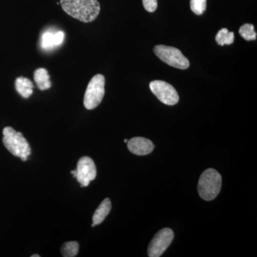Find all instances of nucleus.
Instances as JSON below:
<instances>
[{"instance_id": "21", "label": "nucleus", "mask_w": 257, "mask_h": 257, "mask_svg": "<svg viewBox=\"0 0 257 257\" xmlns=\"http://www.w3.org/2000/svg\"><path fill=\"white\" fill-rule=\"evenodd\" d=\"M124 142L125 143H127L128 140H126V139H125V140H124Z\"/></svg>"}, {"instance_id": "5", "label": "nucleus", "mask_w": 257, "mask_h": 257, "mask_svg": "<svg viewBox=\"0 0 257 257\" xmlns=\"http://www.w3.org/2000/svg\"><path fill=\"white\" fill-rule=\"evenodd\" d=\"M155 55L166 64L180 69H186L189 67V62L180 50L175 47L157 45L154 48Z\"/></svg>"}, {"instance_id": "12", "label": "nucleus", "mask_w": 257, "mask_h": 257, "mask_svg": "<svg viewBox=\"0 0 257 257\" xmlns=\"http://www.w3.org/2000/svg\"><path fill=\"white\" fill-rule=\"evenodd\" d=\"M50 75L46 69L39 68L34 72V79L36 82L37 87L40 90H46L50 89L52 86V82L50 80Z\"/></svg>"}, {"instance_id": "3", "label": "nucleus", "mask_w": 257, "mask_h": 257, "mask_svg": "<svg viewBox=\"0 0 257 257\" xmlns=\"http://www.w3.org/2000/svg\"><path fill=\"white\" fill-rule=\"evenodd\" d=\"M221 177L220 174L214 169H207L199 178L198 192L202 199L211 201L217 197L220 192Z\"/></svg>"}, {"instance_id": "4", "label": "nucleus", "mask_w": 257, "mask_h": 257, "mask_svg": "<svg viewBox=\"0 0 257 257\" xmlns=\"http://www.w3.org/2000/svg\"><path fill=\"white\" fill-rule=\"evenodd\" d=\"M105 78L102 74L94 76L88 84L84 97V105L91 110L100 104L105 93Z\"/></svg>"}, {"instance_id": "10", "label": "nucleus", "mask_w": 257, "mask_h": 257, "mask_svg": "<svg viewBox=\"0 0 257 257\" xmlns=\"http://www.w3.org/2000/svg\"><path fill=\"white\" fill-rule=\"evenodd\" d=\"M111 209V203L110 199H104L102 202L101 203L100 205L98 207L97 209L94 212V215L92 217V226H95L96 225L100 224L103 222V221L105 219L106 216L110 212Z\"/></svg>"}, {"instance_id": "19", "label": "nucleus", "mask_w": 257, "mask_h": 257, "mask_svg": "<svg viewBox=\"0 0 257 257\" xmlns=\"http://www.w3.org/2000/svg\"><path fill=\"white\" fill-rule=\"evenodd\" d=\"M56 46H60L64 41V33L60 31L55 34Z\"/></svg>"}, {"instance_id": "7", "label": "nucleus", "mask_w": 257, "mask_h": 257, "mask_svg": "<svg viewBox=\"0 0 257 257\" xmlns=\"http://www.w3.org/2000/svg\"><path fill=\"white\" fill-rule=\"evenodd\" d=\"M174 239V232L169 228L161 229L155 234L149 245L148 256L159 257L162 256L170 246Z\"/></svg>"}, {"instance_id": "17", "label": "nucleus", "mask_w": 257, "mask_h": 257, "mask_svg": "<svg viewBox=\"0 0 257 257\" xmlns=\"http://www.w3.org/2000/svg\"><path fill=\"white\" fill-rule=\"evenodd\" d=\"M190 8L194 14L202 15L207 9V0H191Z\"/></svg>"}, {"instance_id": "8", "label": "nucleus", "mask_w": 257, "mask_h": 257, "mask_svg": "<svg viewBox=\"0 0 257 257\" xmlns=\"http://www.w3.org/2000/svg\"><path fill=\"white\" fill-rule=\"evenodd\" d=\"M76 179L81 187H87L96 177V169L94 161L89 157H83L77 164Z\"/></svg>"}, {"instance_id": "2", "label": "nucleus", "mask_w": 257, "mask_h": 257, "mask_svg": "<svg viewBox=\"0 0 257 257\" xmlns=\"http://www.w3.org/2000/svg\"><path fill=\"white\" fill-rule=\"evenodd\" d=\"M3 143L10 153L20 157L23 161H27L31 155V149L23 134L18 133L10 126H7L3 130Z\"/></svg>"}, {"instance_id": "16", "label": "nucleus", "mask_w": 257, "mask_h": 257, "mask_svg": "<svg viewBox=\"0 0 257 257\" xmlns=\"http://www.w3.org/2000/svg\"><path fill=\"white\" fill-rule=\"evenodd\" d=\"M42 47L45 50H50L56 46L55 34L47 32L42 37Z\"/></svg>"}, {"instance_id": "9", "label": "nucleus", "mask_w": 257, "mask_h": 257, "mask_svg": "<svg viewBox=\"0 0 257 257\" xmlns=\"http://www.w3.org/2000/svg\"><path fill=\"white\" fill-rule=\"evenodd\" d=\"M127 147L132 153L144 156L152 153L155 148V145L148 139L138 137L128 140Z\"/></svg>"}, {"instance_id": "18", "label": "nucleus", "mask_w": 257, "mask_h": 257, "mask_svg": "<svg viewBox=\"0 0 257 257\" xmlns=\"http://www.w3.org/2000/svg\"><path fill=\"white\" fill-rule=\"evenodd\" d=\"M144 8L149 13H154L157 10V0H143Z\"/></svg>"}, {"instance_id": "6", "label": "nucleus", "mask_w": 257, "mask_h": 257, "mask_svg": "<svg viewBox=\"0 0 257 257\" xmlns=\"http://www.w3.org/2000/svg\"><path fill=\"white\" fill-rule=\"evenodd\" d=\"M150 89L159 100L167 105H175L178 103L179 96L173 86L165 81H152Z\"/></svg>"}, {"instance_id": "13", "label": "nucleus", "mask_w": 257, "mask_h": 257, "mask_svg": "<svg viewBox=\"0 0 257 257\" xmlns=\"http://www.w3.org/2000/svg\"><path fill=\"white\" fill-rule=\"evenodd\" d=\"M215 40L218 45H221V46H224L225 45H231L234 40V32H229V30L226 28L221 29L218 32Z\"/></svg>"}, {"instance_id": "14", "label": "nucleus", "mask_w": 257, "mask_h": 257, "mask_svg": "<svg viewBox=\"0 0 257 257\" xmlns=\"http://www.w3.org/2000/svg\"><path fill=\"white\" fill-rule=\"evenodd\" d=\"M79 243L77 241L64 243L61 248V252L64 257H74L79 251Z\"/></svg>"}, {"instance_id": "11", "label": "nucleus", "mask_w": 257, "mask_h": 257, "mask_svg": "<svg viewBox=\"0 0 257 257\" xmlns=\"http://www.w3.org/2000/svg\"><path fill=\"white\" fill-rule=\"evenodd\" d=\"M15 88L20 95L28 99L33 93L34 84L30 79L20 77L15 81Z\"/></svg>"}, {"instance_id": "1", "label": "nucleus", "mask_w": 257, "mask_h": 257, "mask_svg": "<svg viewBox=\"0 0 257 257\" xmlns=\"http://www.w3.org/2000/svg\"><path fill=\"white\" fill-rule=\"evenodd\" d=\"M60 4L67 14L82 23H92L100 13L98 0H60Z\"/></svg>"}, {"instance_id": "20", "label": "nucleus", "mask_w": 257, "mask_h": 257, "mask_svg": "<svg viewBox=\"0 0 257 257\" xmlns=\"http://www.w3.org/2000/svg\"><path fill=\"white\" fill-rule=\"evenodd\" d=\"M40 255L35 254V255H32V257H40Z\"/></svg>"}, {"instance_id": "15", "label": "nucleus", "mask_w": 257, "mask_h": 257, "mask_svg": "<svg viewBox=\"0 0 257 257\" xmlns=\"http://www.w3.org/2000/svg\"><path fill=\"white\" fill-rule=\"evenodd\" d=\"M239 32L240 35L247 41L256 40V32H255L254 27L251 24H245L242 25L239 28Z\"/></svg>"}]
</instances>
